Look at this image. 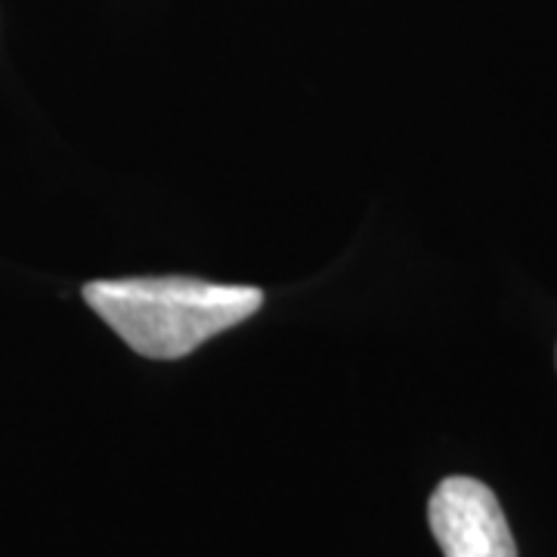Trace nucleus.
Returning a JSON list of instances; mask_svg holds the SVG:
<instances>
[{"mask_svg": "<svg viewBox=\"0 0 557 557\" xmlns=\"http://www.w3.org/2000/svg\"><path fill=\"white\" fill-rule=\"evenodd\" d=\"M84 300L139 357L180 359L255 317L263 292L189 276H139L90 282Z\"/></svg>", "mask_w": 557, "mask_h": 557, "instance_id": "obj_1", "label": "nucleus"}, {"mask_svg": "<svg viewBox=\"0 0 557 557\" xmlns=\"http://www.w3.org/2000/svg\"><path fill=\"white\" fill-rule=\"evenodd\" d=\"M443 557H518L496 493L474 478H446L428 502Z\"/></svg>", "mask_w": 557, "mask_h": 557, "instance_id": "obj_2", "label": "nucleus"}]
</instances>
